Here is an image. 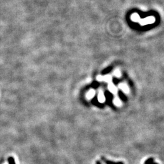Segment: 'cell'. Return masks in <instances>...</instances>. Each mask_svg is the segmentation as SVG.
Masks as SVG:
<instances>
[{"label": "cell", "mask_w": 164, "mask_h": 164, "mask_svg": "<svg viewBox=\"0 0 164 164\" xmlns=\"http://www.w3.org/2000/svg\"><path fill=\"white\" fill-rule=\"evenodd\" d=\"M8 162H9V164H15V161H14V159H13V157H12L9 158Z\"/></svg>", "instance_id": "obj_2"}, {"label": "cell", "mask_w": 164, "mask_h": 164, "mask_svg": "<svg viewBox=\"0 0 164 164\" xmlns=\"http://www.w3.org/2000/svg\"><path fill=\"white\" fill-rule=\"evenodd\" d=\"M103 160H104V162H105L106 164H123V162H112V161H108L106 160V159L104 158H102Z\"/></svg>", "instance_id": "obj_1"}, {"label": "cell", "mask_w": 164, "mask_h": 164, "mask_svg": "<svg viewBox=\"0 0 164 164\" xmlns=\"http://www.w3.org/2000/svg\"><path fill=\"white\" fill-rule=\"evenodd\" d=\"M0 164H1V163H0Z\"/></svg>", "instance_id": "obj_4"}, {"label": "cell", "mask_w": 164, "mask_h": 164, "mask_svg": "<svg viewBox=\"0 0 164 164\" xmlns=\"http://www.w3.org/2000/svg\"><path fill=\"white\" fill-rule=\"evenodd\" d=\"M96 163H97V164H101V163H100L99 161H97V162H96Z\"/></svg>", "instance_id": "obj_3"}]
</instances>
